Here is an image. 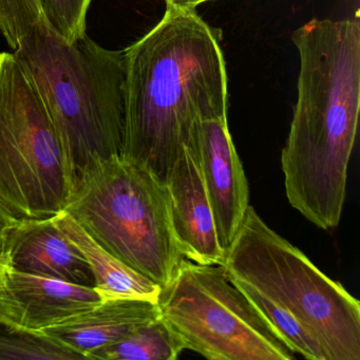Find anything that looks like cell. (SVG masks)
<instances>
[{
    "mask_svg": "<svg viewBox=\"0 0 360 360\" xmlns=\"http://www.w3.org/2000/svg\"><path fill=\"white\" fill-rule=\"evenodd\" d=\"M221 32L193 8L166 6L159 22L126 48L121 155L165 183L200 122L227 117Z\"/></svg>",
    "mask_w": 360,
    "mask_h": 360,
    "instance_id": "6da1fadb",
    "label": "cell"
},
{
    "mask_svg": "<svg viewBox=\"0 0 360 360\" xmlns=\"http://www.w3.org/2000/svg\"><path fill=\"white\" fill-rule=\"evenodd\" d=\"M298 96L281 153L286 198L323 231L338 226L360 109V20H309L292 35Z\"/></svg>",
    "mask_w": 360,
    "mask_h": 360,
    "instance_id": "7a4b0ae2",
    "label": "cell"
},
{
    "mask_svg": "<svg viewBox=\"0 0 360 360\" xmlns=\"http://www.w3.org/2000/svg\"><path fill=\"white\" fill-rule=\"evenodd\" d=\"M14 56L37 87L75 178L98 160L120 155L125 134V58L87 34L68 41L45 18Z\"/></svg>",
    "mask_w": 360,
    "mask_h": 360,
    "instance_id": "3957f363",
    "label": "cell"
},
{
    "mask_svg": "<svg viewBox=\"0 0 360 360\" xmlns=\"http://www.w3.org/2000/svg\"><path fill=\"white\" fill-rule=\"evenodd\" d=\"M64 212L115 258L161 288L184 259L165 183L123 155L87 166L75 178Z\"/></svg>",
    "mask_w": 360,
    "mask_h": 360,
    "instance_id": "277c9868",
    "label": "cell"
},
{
    "mask_svg": "<svg viewBox=\"0 0 360 360\" xmlns=\"http://www.w3.org/2000/svg\"><path fill=\"white\" fill-rule=\"evenodd\" d=\"M231 282L252 286L296 318L328 360H360V302L276 233L252 205L225 252Z\"/></svg>",
    "mask_w": 360,
    "mask_h": 360,
    "instance_id": "5b68a950",
    "label": "cell"
},
{
    "mask_svg": "<svg viewBox=\"0 0 360 360\" xmlns=\"http://www.w3.org/2000/svg\"><path fill=\"white\" fill-rule=\"evenodd\" d=\"M73 176L62 141L14 53H0V208L15 221L64 212Z\"/></svg>",
    "mask_w": 360,
    "mask_h": 360,
    "instance_id": "8992f818",
    "label": "cell"
},
{
    "mask_svg": "<svg viewBox=\"0 0 360 360\" xmlns=\"http://www.w3.org/2000/svg\"><path fill=\"white\" fill-rule=\"evenodd\" d=\"M159 307L186 349L207 359L296 358L221 265L183 259L172 281L162 288Z\"/></svg>",
    "mask_w": 360,
    "mask_h": 360,
    "instance_id": "52a82bcc",
    "label": "cell"
},
{
    "mask_svg": "<svg viewBox=\"0 0 360 360\" xmlns=\"http://www.w3.org/2000/svg\"><path fill=\"white\" fill-rule=\"evenodd\" d=\"M195 145L217 237L226 252L250 207V187L229 134L227 117L200 122Z\"/></svg>",
    "mask_w": 360,
    "mask_h": 360,
    "instance_id": "ba28073f",
    "label": "cell"
},
{
    "mask_svg": "<svg viewBox=\"0 0 360 360\" xmlns=\"http://www.w3.org/2000/svg\"><path fill=\"white\" fill-rule=\"evenodd\" d=\"M197 134L191 144L183 147L179 153L165 182L170 219L184 258L200 264L221 265L225 252L217 237L214 214L195 145Z\"/></svg>",
    "mask_w": 360,
    "mask_h": 360,
    "instance_id": "9c48e42d",
    "label": "cell"
},
{
    "mask_svg": "<svg viewBox=\"0 0 360 360\" xmlns=\"http://www.w3.org/2000/svg\"><path fill=\"white\" fill-rule=\"evenodd\" d=\"M103 302L94 288L10 269L0 286V318L41 333Z\"/></svg>",
    "mask_w": 360,
    "mask_h": 360,
    "instance_id": "30bf717a",
    "label": "cell"
},
{
    "mask_svg": "<svg viewBox=\"0 0 360 360\" xmlns=\"http://www.w3.org/2000/svg\"><path fill=\"white\" fill-rule=\"evenodd\" d=\"M0 250L13 271L88 288L96 284L85 257L54 218L15 221L4 233Z\"/></svg>",
    "mask_w": 360,
    "mask_h": 360,
    "instance_id": "8fae6325",
    "label": "cell"
},
{
    "mask_svg": "<svg viewBox=\"0 0 360 360\" xmlns=\"http://www.w3.org/2000/svg\"><path fill=\"white\" fill-rule=\"evenodd\" d=\"M159 316V302L138 298L107 299L98 307L41 333L89 359L94 352L117 342Z\"/></svg>",
    "mask_w": 360,
    "mask_h": 360,
    "instance_id": "7c38bea8",
    "label": "cell"
},
{
    "mask_svg": "<svg viewBox=\"0 0 360 360\" xmlns=\"http://www.w3.org/2000/svg\"><path fill=\"white\" fill-rule=\"evenodd\" d=\"M54 219L85 257L94 276V288L100 292L103 300L138 298L159 302L162 290L159 284L115 258L90 237L70 214L62 212Z\"/></svg>",
    "mask_w": 360,
    "mask_h": 360,
    "instance_id": "4fadbf2b",
    "label": "cell"
},
{
    "mask_svg": "<svg viewBox=\"0 0 360 360\" xmlns=\"http://www.w3.org/2000/svg\"><path fill=\"white\" fill-rule=\"evenodd\" d=\"M185 349L186 345L180 334L159 316L117 342L94 352L89 359L174 360Z\"/></svg>",
    "mask_w": 360,
    "mask_h": 360,
    "instance_id": "5bb4252c",
    "label": "cell"
},
{
    "mask_svg": "<svg viewBox=\"0 0 360 360\" xmlns=\"http://www.w3.org/2000/svg\"><path fill=\"white\" fill-rule=\"evenodd\" d=\"M231 283L235 284L248 297L255 309L295 354L309 360H328L319 341L296 318L280 309L252 286L240 282Z\"/></svg>",
    "mask_w": 360,
    "mask_h": 360,
    "instance_id": "9a60e30c",
    "label": "cell"
},
{
    "mask_svg": "<svg viewBox=\"0 0 360 360\" xmlns=\"http://www.w3.org/2000/svg\"><path fill=\"white\" fill-rule=\"evenodd\" d=\"M82 354L43 333L22 330L0 318V360H79Z\"/></svg>",
    "mask_w": 360,
    "mask_h": 360,
    "instance_id": "2e32d148",
    "label": "cell"
},
{
    "mask_svg": "<svg viewBox=\"0 0 360 360\" xmlns=\"http://www.w3.org/2000/svg\"><path fill=\"white\" fill-rule=\"evenodd\" d=\"M94 0H39L44 18L68 41L86 34L87 15Z\"/></svg>",
    "mask_w": 360,
    "mask_h": 360,
    "instance_id": "e0dca14e",
    "label": "cell"
},
{
    "mask_svg": "<svg viewBox=\"0 0 360 360\" xmlns=\"http://www.w3.org/2000/svg\"><path fill=\"white\" fill-rule=\"evenodd\" d=\"M166 6H174V7H182V8H195L198 6L202 5L204 3H208V1H212V0H164Z\"/></svg>",
    "mask_w": 360,
    "mask_h": 360,
    "instance_id": "ac0fdd59",
    "label": "cell"
},
{
    "mask_svg": "<svg viewBox=\"0 0 360 360\" xmlns=\"http://www.w3.org/2000/svg\"><path fill=\"white\" fill-rule=\"evenodd\" d=\"M14 222H15V220L10 218V217L0 208V242H1V239H3L4 233H5L6 229L11 226Z\"/></svg>",
    "mask_w": 360,
    "mask_h": 360,
    "instance_id": "d6986e66",
    "label": "cell"
},
{
    "mask_svg": "<svg viewBox=\"0 0 360 360\" xmlns=\"http://www.w3.org/2000/svg\"><path fill=\"white\" fill-rule=\"evenodd\" d=\"M8 271H9V267H8L7 262H6L5 258L1 254V250H0V286L3 285L4 282H5Z\"/></svg>",
    "mask_w": 360,
    "mask_h": 360,
    "instance_id": "ffe728a7",
    "label": "cell"
}]
</instances>
